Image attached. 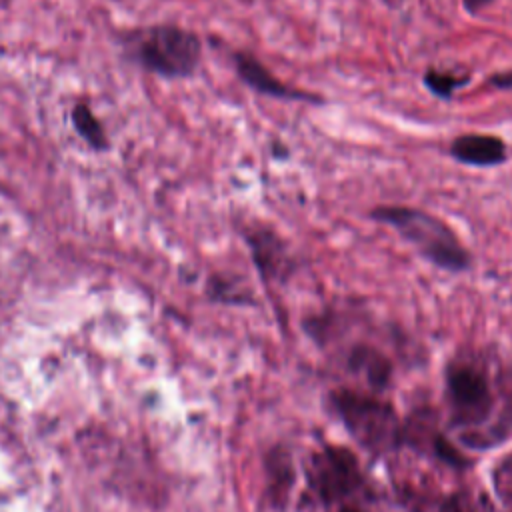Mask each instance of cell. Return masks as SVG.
<instances>
[{
  "instance_id": "12",
  "label": "cell",
  "mask_w": 512,
  "mask_h": 512,
  "mask_svg": "<svg viewBox=\"0 0 512 512\" xmlns=\"http://www.w3.org/2000/svg\"><path fill=\"white\" fill-rule=\"evenodd\" d=\"M238 280H224V278H212V294L218 296V298H224L228 302H246V290L240 286L238 288Z\"/></svg>"
},
{
  "instance_id": "4",
  "label": "cell",
  "mask_w": 512,
  "mask_h": 512,
  "mask_svg": "<svg viewBox=\"0 0 512 512\" xmlns=\"http://www.w3.org/2000/svg\"><path fill=\"white\" fill-rule=\"evenodd\" d=\"M308 478L310 486L324 500H336L360 484V470L352 452L330 446L312 456Z\"/></svg>"
},
{
  "instance_id": "10",
  "label": "cell",
  "mask_w": 512,
  "mask_h": 512,
  "mask_svg": "<svg viewBox=\"0 0 512 512\" xmlns=\"http://www.w3.org/2000/svg\"><path fill=\"white\" fill-rule=\"evenodd\" d=\"M350 366L362 374H366L372 382L382 384L390 376V364L388 360L374 348L358 346L350 354Z\"/></svg>"
},
{
  "instance_id": "2",
  "label": "cell",
  "mask_w": 512,
  "mask_h": 512,
  "mask_svg": "<svg viewBox=\"0 0 512 512\" xmlns=\"http://www.w3.org/2000/svg\"><path fill=\"white\" fill-rule=\"evenodd\" d=\"M200 54V38L174 24L152 26L136 40L138 62L164 78L192 76L200 64Z\"/></svg>"
},
{
  "instance_id": "16",
  "label": "cell",
  "mask_w": 512,
  "mask_h": 512,
  "mask_svg": "<svg viewBox=\"0 0 512 512\" xmlns=\"http://www.w3.org/2000/svg\"><path fill=\"white\" fill-rule=\"evenodd\" d=\"M492 2H494V0H462L466 12H470V14H478L484 6L492 4Z\"/></svg>"
},
{
  "instance_id": "11",
  "label": "cell",
  "mask_w": 512,
  "mask_h": 512,
  "mask_svg": "<svg viewBox=\"0 0 512 512\" xmlns=\"http://www.w3.org/2000/svg\"><path fill=\"white\" fill-rule=\"evenodd\" d=\"M72 126L74 130L96 150L106 148V134L102 124L96 120L92 110L86 104H76L72 110Z\"/></svg>"
},
{
  "instance_id": "1",
  "label": "cell",
  "mask_w": 512,
  "mask_h": 512,
  "mask_svg": "<svg viewBox=\"0 0 512 512\" xmlns=\"http://www.w3.org/2000/svg\"><path fill=\"white\" fill-rule=\"evenodd\" d=\"M370 218L394 228L402 240L418 250L436 268L446 272H464L472 266V256L458 234L438 216L414 206H376Z\"/></svg>"
},
{
  "instance_id": "9",
  "label": "cell",
  "mask_w": 512,
  "mask_h": 512,
  "mask_svg": "<svg viewBox=\"0 0 512 512\" xmlns=\"http://www.w3.org/2000/svg\"><path fill=\"white\" fill-rule=\"evenodd\" d=\"M422 82L430 94L442 100H450L456 90L466 86L470 82L468 72H458V70H446V68H428L422 76Z\"/></svg>"
},
{
  "instance_id": "8",
  "label": "cell",
  "mask_w": 512,
  "mask_h": 512,
  "mask_svg": "<svg viewBox=\"0 0 512 512\" xmlns=\"http://www.w3.org/2000/svg\"><path fill=\"white\" fill-rule=\"evenodd\" d=\"M450 158L464 166L490 168L506 162L508 148L506 142L496 134H480L468 132L456 136L448 146Z\"/></svg>"
},
{
  "instance_id": "13",
  "label": "cell",
  "mask_w": 512,
  "mask_h": 512,
  "mask_svg": "<svg viewBox=\"0 0 512 512\" xmlns=\"http://www.w3.org/2000/svg\"><path fill=\"white\" fill-rule=\"evenodd\" d=\"M444 512H478V510L474 508V504H470L464 498H452L444 508Z\"/></svg>"
},
{
  "instance_id": "17",
  "label": "cell",
  "mask_w": 512,
  "mask_h": 512,
  "mask_svg": "<svg viewBox=\"0 0 512 512\" xmlns=\"http://www.w3.org/2000/svg\"><path fill=\"white\" fill-rule=\"evenodd\" d=\"M342 512H360V510H356V508H344Z\"/></svg>"
},
{
  "instance_id": "7",
  "label": "cell",
  "mask_w": 512,
  "mask_h": 512,
  "mask_svg": "<svg viewBox=\"0 0 512 512\" xmlns=\"http://www.w3.org/2000/svg\"><path fill=\"white\" fill-rule=\"evenodd\" d=\"M448 392L456 410L468 420L488 408V382L484 374L472 366H452L448 370Z\"/></svg>"
},
{
  "instance_id": "15",
  "label": "cell",
  "mask_w": 512,
  "mask_h": 512,
  "mask_svg": "<svg viewBox=\"0 0 512 512\" xmlns=\"http://www.w3.org/2000/svg\"><path fill=\"white\" fill-rule=\"evenodd\" d=\"M436 446H438V454H440L442 458H446V460H450V462H460V456H458V454L452 450V446H448L444 440H438Z\"/></svg>"
},
{
  "instance_id": "5",
  "label": "cell",
  "mask_w": 512,
  "mask_h": 512,
  "mask_svg": "<svg viewBox=\"0 0 512 512\" xmlns=\"http://www.w3.org/2000/svg\"><path fill=\"white\" fill-rule=\"evenodd\" d=\"M256 270L266 282H284L296 270V258L286 240L268 226H252L242 232Z\"/></svg>"
},
{
  "instance_id": "3",
  "label": "cell",
  "mask_w": 512,
  "mask_h": 512,
  "mask_svg": "<svg viewBox=\"0 0 512 512\" xmlns=\"http://www.w3.org/2000/svg\"><path fill=\"white\" fill-rule=\"evenodd\" d=\"M334 404L350 434L368 450H390L398 440V420L392 408L354 392H338Z\"/></svg>"
},
{
  "instance_id": "14",
  "label": "cell",
  "mask_w": 512,
  "mask_h": 512,
  "mask_svg": "<svg viewBox=\"0 0 512 512\" xmlns=\"http://www.w3.org/2000/svg\"><path fill=\"white\" fill-rule=\"evenodd\" d=\"M494 88H512V70H508V72H498V74H494V76H490V80H488Z\"/></svg>"
},
{
  "instance_id": "6",
  "label": "cell",
  "mask_w": 512,
  "mask_h": 512,
  "mask_svg": "<svg viewBox=\"0 0 512 512\" xmlns=\"http://www.w3.org/2000/svg\"><path fill=\"white\" fill-rule=\"evenodd\" d=\"M232 62H234V70L236 76L254 92L268 96V98H276V100H288V102H310V104H322L324 98L314 94V92H306L302 88H294L286 82H282L280 78H276L254 54L250 52H234L232 54Z\"/></svg>"
}]
</instances>
